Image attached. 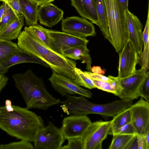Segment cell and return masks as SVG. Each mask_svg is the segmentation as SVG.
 <instances>
[{"mask_svg": "<svg viewBox=\"0 0 149 149\" xmlns=\"http://www.w3.org/2000/svg\"><path fill=\"white\" fill-rule=\"evenodd\" d=\"M67 145L62 146L61 149H84V143L82 137L68 138Z\"/></svg>", "mask_w": 149, "mask_h": 149, "instance_id": "cell-32", "label": "cell"}, {"mask_svg": "<svg viewBox=\"0 0 149 149\" xmlns=\"http://www.w3.org/2000/svg\"><path fill=\"white\" fill-rule=\"evenodd\" d=\"M24 63H35L49 68L46 63L41 59L22 51L13 55L1 63L0 74H5L9 68L14 65Z\"/></svg>", "mask_w": 149, "mask_h": 149, "instance_id": "cell-17", "label": "cell"}, {"mask_svg": "<svg viewBox=\"0 0 149 149\" xmlns=\"http://www.w3.org/2000/svg\"><path fill=\"white\" fill-rule=\"evenodd\" d=\"M0 1L6 3L17 16H24L19 0H0Z\"/></svg>", "mask_w": 149, "mask_h": 149, "instance_id": "cell-34", "label": "cell"}, {"mask_svg": "<svg viewBox=\"0 0 149 149\" xmlns=\"http://www.w3.org/2000/svg\"><path fill=\"white\" fill-rule=\"evenodd\" d=\"M126 149H138L136 134L134 136L129 142Z\"/></svg>", "mask_w": 149, "mask_h": 149, "instance_id": "cell-38", "label": "cell"}, {"mask_svg": "<svg viewBox=\"0 0 149 149\" xmlns=\"http://www.w3.org/2000/svg\"><path fill=\"white\" fill-rule=\"evenodd\" d=\"M96 88L104 91L109 92L118 96L122 90L118 76L115 77L114 80L111 82H107L92 80Z\"/></svg>", "mask_w": 149, "mask_h": 149, "instance_id": "cell-25", "label": "cell"}, {"mask_svg": "<svg viewBox=\"0 0 149 149\" xmlns=\"http://www.w3.org/2000/svg\"><path fill=\"white\" fill-rule=\"evenodd\" d=\"M23 16H20L12 23L0 32V39L11 41L17 38L24 25Z\"/></svg>", "mask_w": 149, "mask_h": 149, "instance_id": "cell-22", "label": "cell"}, {"mask_svg": "<svg viewBox=\"0 0 149 149\" xmlns=\"http://www.w3.org/2000/svg\"><path fill=\"white\" fill-rule=\"evenodd\" d=\"M148 146H149V131H148L146 134L142 135Z\"/></svg>", "mask_w": 149, "mask_h": 149, "instance_id": "cell-45", "label": "cell"}, {"mask_svg": "<svg viewBox=\"0 0 149 149\" xmlns=\"http://www.w3.org/2000/svg\"><path fill=\"white\" fill-rule=\"evenodd\" d=\"M8 7L9 6L6 3L3 2L0 6V23L4 13Z\"/></svg>", "mask_w": 149, "mask_h": 149, "instance_id": "cell-42", "label": "cell"}, {"mask_svg": "<svg viewBox=\"0 0 149 149\" xmlns=\"http://www.w3.org/2000/svg\"><path fill=\"white\" fill-rule=\"evenodd\" d=\"M91 72L95 74H104V71L102 70L99 66H94L91 68Z\"/></svg>", "mask_w": 149, "mask_h": 149, "instance_id": "cell-41", "label": "cell"}, {"mask_svg": "<svg viewBox=\"0 0 149 149\" xmlns=\"http://www.w3.org/2000/svg\"><path fill=\"white\" fill-rule=\"evenodd\" d=\"M13 106L11 111H7L5 106L0 107V129L11 136L33 142L38 132L45 126L43 120L26 108Z\"/></svg>", "mask_w": 149, "mask_h": 149, "instance_id": "cell-1", "label": "cell"}, {"mask_svg": "<svg viewBox=\"0 0 149 149\" xmlns=\"http://www.w3.org/2000/svg\"><path fill=\"white\" fill-rule=\"evenodd\" d=\"M85 74L92 80L107 82L113 81L115 77L109 75L107 77L103 74L94 73L90 71H84Z\"/></svg>", "mask_w": 149, "mask_h": 149, "instance_id": "cell-36", "label": "cell"}, {"mask_svg": "<svg viewBox=\"0 0 149 149\" xmlns=\"http://www.w3.org/2000/svg\"><path fill=\"white\" fill-rule=\"evenodd\" d=\"M65 140L60 128L49 121L36 134L34 149H61Z\"/></svg>", "mask_w": 149, "mask_h": 149, "instance_id": "cell-6", "label": "cell"}, {"mask_svg": "<svg viewBox=\"0 0 149 149\" xmlns=\"http://www.w3.org/2000/svg\"><path fill=\"white\" fill-rule=\"evenodd\" d=\"M17 44L23 52L41 59L53 72L74 79L76 62L44 44L25 30L18 37Z\"/></svg>", "mask_w": 149, "mask_h": 149, "instance_id": "cell-2", "label": "cell"}, {"mask_svg": "<svg viewBox=\"0 0 149 149\" xmlns=\"http://www.w3.org/2000/svg\"><path fill=\"white\" fill-rule=\"evenodd\" d=\"M136 134L135 128L131 122L118 129L111 135L116 134Z\"/></svg>", "mask_w": 149, "mask_h": 149, "instance_id": "cell-35", "label": "cell"}, {"mask_svg": "<svg viewBox=\"0 0 149 149\" xmlns=\"http://www.w3.org/2000/svg\"><path fill=\"white\" fill-rule=\"evenodd\" d=\"M135 134L113 135V138L109 149H126L129 142Z\"/></svg>", "mask_w": 149, "mask_h": 149, "instance_id": "cell-28", "label": "cell"}, {"mask_svg": "<svg viewBox=\"0 0 149 149\" xmlns=\"http://www.w3.org/2000/svg\"><path fill=\"white\" fill-rule=\"evenodd\" d=\"M66 99L59 101L66 108L68 112L76 116L91 114L100 115L104 117H113L128 108L132 104V100L122 99L105 104H97L89 102L85 97L68 95Z\"/></svg>", "mask_w": 149, "mask_h": 149, "instance_id": "cell-4", "label": "cell"}, {"mask_svg": "<svg viewBox=\"0 0 149 149\" xmlns=\"http://www.w3.org/2000/svg\"><path fill=\"white\" fill-rule=\"evenodd\" d=\"M149 10L148 9L147 19L143 32L142 37L143 49L141 54L139 56L138 63L144 72H146L149 68Z\"/></svg>", "mask_w": 149, "mask_h": 149, "instance_id": "cell-20", "label": "cell"}, {"mask_svg": "<svg viewBox=\"0 0 149 149\" xmlns=\"http://www.w3.org/2000/svg\"><path fill=\"white\" fill-rule=\"evenodd\" d=\"M131 123L136 134L143 135L149 131V104L141 97L129 107Z\"/></svg>", "mask_w": 149, "mask_h": 149, "instance_id": "cell-12", "label": "cell"}, {"mask_svg": "<svg viewBox=\"0 0 149 149\" xmlns=\"http://www.w3.org/2000/svg\"><path fill=\"white\" fill-rule=\"evenodd\" d=\"M63 10L50 2L38 7V20L41 24L52 28L63 19Z\"/></svg>", "mask_w": 149, "mask_h": 149, "instance_id": "cell-16", "label": "cell"}, {"mask_svg": "<svg viewBox=\"0 0 149 149\" xmlns=\"http://www.w3.org/2000/svg\"><path fill=\"white\" fill-rule=\"evenodd\" d=\"M38 6L47 3L53 2L55 0H29Z\"/></svg>", "mask_w": 149, "mask_h": 149, "instance_id": "cell-40", "label": "cell"}, {"mask_svg": "<svg viewBox=\"0 0 149 149\" xmlns=\"http://www.w3.org/2000/svg\"><path fill=\"white\" fill-rule=\"evenodd\" d=\"M0 64H1V62H0Z\"/></svg>", "mask_w": 149, "mask_h": 149, "instance_id": "cell-46", "label": "cell"}, {"mask_svg": "<svg viewBox=\"0 0 149 149\" xmlns=\"http://www.w3.org/2000/svg\"><path fill=\"white\" fill-rule=\"evenodd\" d=\"M22 51L17 44L10 40L0 39V62H3L11 56Z\"/></svg>", "mask_w": 149, "mask_h": 149, "instance_id": "cell-24", "label": "cell"}, {"mask_svg": "<svg viewBox=\"0 0 149 149\" xmlns=\"http://www.w3.org/2000/svg\"><path fill=\"white\" fill-rule=\"evenodd\" d=\"M102 0L107 15V40L119 53L129 39L124 11L117 0Z\"/></svg>", "mask_w": 149, "mask_h": 149, "instance_id": "cell-5", "label": "cell"}, {"mask_svg": "<svg viewBox=\"0 0 149 149\" xmlns=\"http://www.w3.org/2000/svg\"><path fill=\"white\" fill-rule=\"evenodd\" d=\"M49 47L62 54L66 49L75 46L87 45L89 41L86 38L75 36L63 32L49 30Z\"/></svg>", "mask_w": 149, "mask_h": 149, "instance_id": "cell-10", "label": "cell"}, {"mask_svg": "<svg viewBox=\"0 0 149 149\" xmlns=\"http://www.w3.org/2000/svg\"><path fill=\"white\" fill-rule=\"evenodd\" d=\"M34 148L30 142L23 140L0 145V149H34Z\"/></svg>", "mask_w": 149, "mask_h": 149, "instance_id": "cell-31", "label": "cell"}, {"mask_svg": "<svg viewBox=\"0 0 149 149\" xmlns=\"http://www.w3.org/2000/svg\"><path fill=\"white\" fill-rule=\"evenodd\" d=\"M91 123L86 115H72L64 118L60 129L65 139L82 137Z\"/></svg>", "mask_w": 149, "mask_h": 149, "instance_id": "cell-13", "label": "cell"}, {"mask_svg": "<svg viewBox=\"0 0 149 149\" xmlns=\"http://www.w3.org/2000/svg\"><path fill=\"white\" fill-rule=\"evenodd\" d=\"M139 96L144 98L146 100L149 101V72L144 80L140 86L138 91Z\"/></svg>", "mask_w": 149, "mask_h": 149, "instance_id": "cell-33", "label": "cell"}, {"mask_svg": "<svg viewBox=\"0 0 149 149\" xmlns=\"http://www.w3.org/2000/svg\"><path fill=\"white\" fill-rule=\"evenodd\" d=\"M5 107L6 110L8 111H13L14 109L12 104V102L9 100H6L5 102Z\"/></svg>", "mask_w": 149, "mask_h": 149, "instance_id": "cell-44", "label": "cell"}, {"mask_svg": "<svg viewBox=\"0 0 149 149\" xmlns=\"http://www.w3.org/2000/svg\"><path fill=\"white\" fill-rule=\"evenodd\" d=\"M19 2L26 25L30 26L37 24L38 6L29 0H19Z\"/></svg>", "mask_w": 149, "mask_h": 149, "instance_id": "cell-21", "label": "cell"}, {"mask_svg": "<svg viewBox=\"0 0 149 149\" xmlns=\"http://www.w3.org/2000/svg\"><path fill=\"white\" fill-rule=\"evenodd\" d=\"M13 78L16 87L25 101L27 109L46 110L50 107L59 104V100L47 90L42 79L37 77L31 69L23 73L14 74Z\"/></svg>", "mask_w": 149, "mask_h": 149, "instance_id": "cell-3", "label": "cell"}, {"mask_svg": "<svg viewBox=\"0 0 149 149\" xmlns=\"http://www.w3.org/2000/svg\"><path fill=\"white\" fill-rule=\"evenodd\" d=\"M75 77L74 79L75 83L79 86L92 89L96 88L91 79L88 77L80 69H75Z\"/></svg>", "mask_w": 149, "mask_h": 149, "instance_id": "cell-29", "label": "cell"}, {"mask_svg": "<svg viewBox=\"0 0 149 149\" xmlns=\"http://www.w3.org/2000/svg\"><path fill=\"white\" fill-rule=\"evenodd\" d=\"M19 16H17L9 7L4 13L0 23V32L13 22Z\"/></svg>", "mask_w": 149, "mask_h": 149, "instance_id": "cell-30", "label": "cell"}, {"mask_svg": "<svg viewBox=\"0 0 149 149\" xmlns=\"http://www.w3.org/2000/svg\"><path fill=\"white\" fill-rule=\"evenodd\" d=\"M119 53L118 76L121 79L130 76L135 72L139 55L129 39Z\"/></svg>", "mask_w": 149, "mask_h": 149, "instance_id": "cell-11", "label": "cell"}, {"mask_svg": "<svg viewBox=\"0 0 149 149\" xmlns=\"http://www.w3.org/2000/svg\"><path fill=\"white\" fill-rule=\"evenodd\" d=\"M144 72L141 68L136 70L132 74L128 77L120 79L122 91L118 95L121 99L131 100L139 97L138 91L139 87L145 79L148 72Z\"/></svg>", "mask_w": 149, "mask_h": 149, "instance_id": "cell-14", "label": "cell"}, {"mask_svg": "<svg viewBox=\"0 0 149 149\" xmlns=\"http://www.w3.org/2000/svg\"><path fill=\"white\" fill-rule=\"evenodd\" d=\"M129 39L131 41L138 55L141 53L143 43L142 29L143 25L138 18L128 9L124 11Z\"/></svg>", "mask_w": 149, "mask_h": 149, "instance_id": "cell-15", "label": "cell"}, {"mask_svg": "<svg viewBox=\"0 0 149 149\" xmlns=\"http://www.w3.org/2000/svg\"><path fill=\"white\" fill-rule=\"evenodd\" d=\"M51 86L55 91L62 96L68 95H79L91 98L92 95L89 90L83 88L77 84L74 79L53 72L49 79Z\"/></svg>", "mask_w": 149, "mask_h": 149, "instance_id": "cell-8", "label": "cell"}, {"mask_svg": "<svg viewBox=\"0 0 149 149\" xmlns=\"http://www.w3.org/2000/svg\"><path fill=\"white\" fill-rule=\"evenodd\" d=\"M72 6L82 17L98 25V18L94 0H70Z\"/></svg>", "mask_w": 149, "mask_h": 149, "instance_id": "cell-18", "label": "cell"}, {"mask_svg": "<svg viewBox=\"0 0 149 149\" xmlns=\"http://www.w3.org/2000/svg\"><path fill=\"white\" fill-rule=\"evenodd\" d=\"M111 120L91 123L82 138L84 149H101L110 129Z\"/></svg>", "mask_w": 149, "mask_h": 149, "instance_id": "cell-7", "label": "cell"}, {"mask_svg": "<svg viewBox=\"0 0 149 149\" xmlns=\"http://www.w3.org/2000/svg\"><path fill=\"white\" fill-rule=\"evenodd\" d=\"M24 30L49 47V39L48 33L49 29L37 24L28 27H25Z\"/></svg>", "mask_w": 149, "mask_h": 149, "instance_id": "cell-26", "label": "cell"}, {"mask_svg": "<svg viewBox=\"0 0 149 149\" xmlns=\"http://www.w3.org/2000/svg\"><path fill=\"white\" fill-rule=\"evenodd\" d=\"M123 10L124 11L128 9L129 0H117Z\"/></svg>", "mask_w": 149, "mask_h": 149, "instance_id": "cell-43", "label": "cell"}, {"mask_svg": "<svg viewBox=\"0 0 149 149\" xmlns=\"http://www.w3.org/2000/svg\"><path fill=\"white\" fill-rule=\"evenodd\" d=\"M8 81V78L4 74H0V93L7 85Z\"/></svg>", "mask_w": 149, "mask_h": 149, "instance_id": "cell-39", "label": "cell"}, {"mask_svg": "<svg viewBox=\"0 0 149 149\" xmlns=\"http://www.w3.org/2000/svg\"><path fill=\"white\" fill-rule=\"evenodd\" d=\"M99 27L104 37L108 38V25L106 10L102 0H94Z\"/></svg>", "mask_w": 149, "mask_h": 149, "instance_id": "cell-23", "label": "cell"}, {"mask_svg": "<svg viewBox=\"0 0 149 149\" xmlns=\"http://www.w3.org/2000/svg\"><path fill=\"white\" fill-rule=\"evenodd\" d=\"M138 149H149V146L147 144L142 135L136 134Z\"/></svg>", "mask_w": 149, "mask_h": 149, "instance_id": "cell-37", "label": "cell"}, {"mask_svg": "<svg viewBox=\"0 0 149 149\" xmlns=\"http://www.w3.org/2000/svg\"><path fill=\"white\" fill-rule=\"evenodd\" d=\"M61 25L63 32L75 36L86 38L94 36L96 34L92 23L83 17H67L62 20Z\"/></svg>", "mask_w": 149, "mask_h": 149, "instance_id": "cell-9", "label": "cell"}, {"mask_svg": "<svg viewBox=\"0 0 149 149\" xmlns=\"http://www.w3.org/2000/svg\"><path fill=\"white\" fill-rule=\"evenodd\" d=\"M86 45H80L70 48L64 51L62 54L74 60H81V63L86 64V69L92 72V60Z\"/></svg>", "mask_w": 149, "mask_h": 149, "instance_id": "cell-19", "label": "cell"}, {"mask_svg": "<svg viewBox=\"0 0 149 149\" xmlns=\"http://www.w3.org/2000/svg\"><path fill=\"white\" fill-rule=\"evenodd\" d=\"M131 116L130 108H127L113 117L109 134L112 133L123 125L130 122Z\"/></svg>", "mask_w": 149, "mask_h": 149, "instance_id": "cell-27", "label": "cell"}]
</instances>
